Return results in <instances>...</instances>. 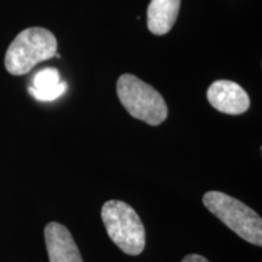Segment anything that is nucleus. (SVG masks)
<instances>
[{"label": "nucleus", "instance_id": "6", "mask_svg": "<svg viewBox=\"0 0 262 262\" xmlns=\"http://www.w3.org/2000/svg\"><path fill=\"white\" fill-rule=\"evenodd\" d=\"M45 244L50 262H83L79 249L67 227L50 222L44 229Z\"/></svg>", "mask_w": 262, "mask_h": 262}, {"label": "nucleus", "instance_id": "7", "mask_svg": "<svg viewBox=\"0 0 262 262\" xmlns=\"http://www.w3.org/2000/svg\"><path fill=\"white\" fill-rule=\"evenodd\" d=\"M181 0H150L147 10V26L150 33L164 35L171 31L178 19Z\"/></svg>", "mask_w": 262, "mask_h": 262}, {"label": "nucleus", "instance_id": "8", "mask_svg": "<svg viewBox=\"0 0 262 262\" xmlns=\"http://www.w3.org/2000/svg\"><path fill=\"white\" fill-rule=\"evenodd\" d=\"M67 90V83L61 81L60 72L56 68H44L33 78L32 85L28 88L29 94L35 100L49 102L62 96Z\"/></svg>", "mask_w": 262, "mask_h": 262}, {"label": "nucleus", "instance_id": "4", "mask_svg": "<svg viewBox=\"0 0 262 262\" xmlns=\"http://www.w3.org/2000/svg\"><path fill=\"white\" fill-rule=\"evenodd\" d=\"M117 94L131 117L149 125H159L168 117V106L162 95L134 74L120 75Z\"/></svg>", "mask_w": 262, "mask_h": 262}, {"label": "nucleus", "instance_id": "1", "mask_svg": "<svg viewBox=\"0 0 262 262\" xmlns=\"http://www.w3.org/2000/svg\"><path fill=\"white\" fill-rule=\"evenodd\" d=\"M57 52V40L47 28L31 27L22 31L5 54V68L12 75H24L38 63L50 60Z\"/></svg>", "mask_w": 262, "mask_h": 262}, {"label": "nucleus", "instance_id": "3", "mask_svg": "<svg viewBox=\"0 0 262 262\" xmlns=\"http://www.w3.org/2000/svg\"><path fill=\"white\" fill-rule=\"evenodd\" d=\"M101 217L110 238L123 253L137 256L145 250V226L129 204L122 201H108L101 209Z\"/></svg>", "mask_w": 262, "mask_h": 262}, {"label": "nucleus", "instance_id": "5", "mask_svg": "<svg viewBox=\"0 0 262 262\" xmlns=\"http://www.w3.org/2000/svg\"><path fill=\"white\" fill-rule=\"evenodd\" d=\"M208 101L219 112L238 116L250 107V98L241 85L231 80H217L209 86Z\"/></svg>", "mask_w": 262, "mask_h": 262}, {"label": "nucleus", "instance_id": "9", "mask_svg": "<svg viewBox=\"0 0 262 262\" xmlns=\"http://www.w3.org/2000/svg\"><path fill=\"white\" fill-rule=\"evenodd\" d=\"M181 262H209V260L199 254H189L183 257Z\"/></svg>", "mask_w": 262, "mask_h": 262}, {"label": "nucleus", "instance_id": "2", "mask_svg": "<svg viewBox=\"0 0 262 262\" xmlns=\"http://www.w3.org/2000/svg\"><path fill=\"white\" fill-rule=\"evenodd\" d=\"M203 204L229 229L248 243L262 245L261 216L233 196L219 191L206 192Z\"/></svg>", "mask_w": 262, "mask_h": 262}]
</instances>
